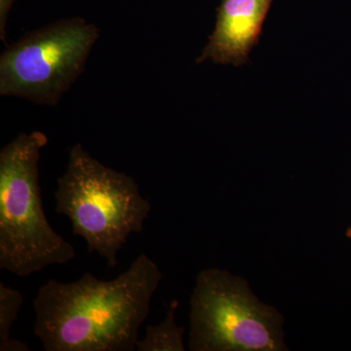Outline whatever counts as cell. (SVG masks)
I'll return each mask as SVG.
<instances>
[{
    "label": "cell",
    "mask_w": 351,
    "mask_h": 351,
    "mask_svg": "<svg viewBox=\"0 0 351 351\" xmlns=\"http://www.w3.org/2000/svg\"><path fill=\"white\" fill-rule=\"evenodd\" d=\"M193 351H284L282 314L263 304L241 277L204 269L191 298Z\"/></svg>",
    "instance_id": "277c9868"
},
{
    "label": "cell",
    "mask_w": 351,
    "mask_h": 351,
    "mask_svg": "<svg viewBox=\"0 0 351 351\" xmlns=\"http://www.w3.org/2000/svg\"><path fill=\"white\" fill-rule=\"evenodd\" d=\"M179 302L174 300L170 304L165 319L157 325H149L145 329L144 339H138V351H184V328L176 323V311Z\"/></svg>",
    "instance_id": "52a82bcc"
},
{
    "label": "cell",
    "mask_w": 351,
    "mask_h": 351,
    "mask_svg": "<svg viewBox=\"0 0 351 351\" xmlns=\"http://www.w3.org/2000/svg\"><path fill=\"white\" fill-rule=\"evenodd\" d=\"M55 200V211L69 218L73 234L110 267L119 265V252L132 234L144 230L152 211L133 178L104 165L80 144L69 149Z\"/></svg>",
    "instance_id": "3957f363"
},
{
    "label": "cell",
    "mask_w": 351,
    "mask_h": 351,
    "mask_svg": "<svg viewBox=\"0 0 351 351\" xmlns=\"http://www.w3.org/2000/svg\"><path fill=\"white\" fill-rule=\"evenodd\" d=\"M13 0H1V39L5 41V20L7 12H8L9 8H10L11 3Z\"/></svg>",
    "instance_id": "30bf717a"
},
{
    "label": "cell",
    "mask_w": 351,
    "mask_h": 351,
    "mask_svg": "<svg viewBox=\"0 0 351 351\" xmlns=\"http://www.w3.org/2000/svg\"><path fill=\"white\" fill-rule=\"evenodd\" d=\"M31 348L24 341L19 339H8L6 343L0 345V351H29Z\"/></svg>",
    "instance_id": "9c48e42d"
},
{
    "label": "cell",
    "mask_w": 351,
    "mask_h": 351,
    "mask_svg": "<svg viewBox=\"0 0 351 351\" xmlns=\"http://www.w3.org/2000/svg\"><path fill=\"white\" fill-rule=\"evenodd\" d=\"M346 237H348V239H351V228H348V230H346Z\"/></svg>",
    "instance_id": "8fae6325"
},
{
    "label": "cell",
    "mask_w": 351,
    "mask_h": 351,
    "mask_svg": "<svg viewBox=\"0 0 351 351\" xmlns=\"http://www.w3.org/2000/svg\"><path fill=\"white\" fill-rule=\"evenodd\" d=\"M271 3L272 0H221L215 31L196 64L207 60L235 66L248 63Z\"/></svg>",
    "instance_id": "8992f818"
},
{
    "label": "cell",
    "mask_w": 351,
    "mask_h": 351,
    "mask_svg": "<svg viewBox=\"0 0 351 351\" xmlns=\"http://www.w3.org/2000/svg\"><path fill=\"white\" fill-rule=\"evenodd\" d=\"M100 32L82 18L29 32L0 57V94L57 105L84 71Z\"/></svg>",
    "instance_id": "5b68a950"
},
{
    "label": "cell",
    "mask_w": 351,
    "mask_h": 351,
    "mask_svg": "<svg viewBox=\"0 0 351 351\" xmlns=\"http://www.w3.org/2000/svg\"><path fill=\"white\" fill-rule=\"evenodd\" d=\"M47 144L43 132L21 133L0 152V269L18 277L76 257L44 212L38 163Z\"/></svg>",
    "instance_id": "7a4b0ae2"
},
{
    "label": "cell",
    "mask_w": 351,
    "mask_h": 351,
    "mask_svg": "<svg viewBox=\"0 0 351 351\" xmlns=\"http://www.w3.org/2000/svg\"><path fill=\"white\" fill-rule=\"evenodd\" d=\"M23 302L24 298L19 291L0 283V345L11 339V331Z\"/></svg>",
    "instance_id": "ba28073f"
},
{
    "label": "cell",
    "mask_w": 351,
    "mask_h": 351,
    "mask_svg": "<svg viewBox=\"0 0 351 351\" xmlns=\"http://www.w3.org/2000/svg\"><path fill=\"white\" fill-rule=\"evenodd\" d=\"M162 272L147 254L112 280L87 272L78 280H49L32 306L34 332L46 351H133L151 313Z\"/></svg>",
    "instance_id": "6da1fadb"
}]
</instances>
